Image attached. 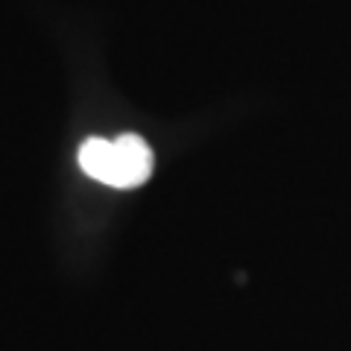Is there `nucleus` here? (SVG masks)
I'll use <instances>...</instances> for the list:
<instances>
[{
    "mask_svg": "<svg viewBox=\"0 0 351 351\" xmlns=\"http://www.w3.org/2000/svg\"><path fill=\"white\" fill-rule=\"evenodd\" d=\"M80 167L112 188H138L152 173V152L138 135H120L117 141L88 138L80 147Z\"/></svg>",
    "mask_w": 351,
    "mask_h": 351,
    "instance_id": "nucleus-1",
    "label": "nucleus"
}]
</instances>
